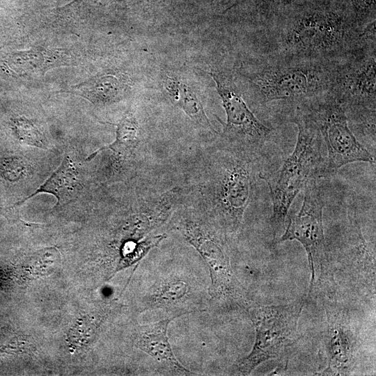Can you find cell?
I'll return each mask as SVG.
<instances>
[{"mask_svg": "<svg viewBox=\"0 0 376 376\" xmlns=\"http://www.w3.org/2000/svg\"><path fill=\"white\" fill-rule=\"evenodd\" d=\"M298 105L314 121L327 148L321 178L333 177L343 166L353 162L375 164V155L355 136L345 108L333 95L328 93Z\"/></svg>", "mask_w": 376, "mask_h": 376, "instance_id": "9c48e42d", "label": "cell"}, {"mask_svg": "<svg viewBox=\"0 0 376 376\" xmlns=\"http://www.w3.org/2000/svg\"><path fill=\"white\" fill-rule=\"evenodd\" d=\"M306 297L286 304L260 305L253 301L246 310L256 331L250 353L236 364L241 375H250L260 364L284 354L297 338V327Z\"/></svg>", "mask_w": 376, "mask_h": 376, "instance_id": "ba28073f", "label": "cell"}, {"mask_svg": "<svg viewBox=\"0 0 376 376\" xmlns=\"http://www.w3.org/2000/svg\"><path fill=\"white\" fill-rule=\"evenodd\" d=\"M139 141L138 122L132 111H127L117 125L115 141L109 146L97 150L91 157L103 149H109L121 156H129L133 153Z\"/></svg>", "mask_w": 376, "mask_h": 376, "instance_id": "ac0fdd59", "label": "cell"}, {"mask_svg": "<svg viewBox=\"0 0 376 376\" xmlns=\"http://www.w3.org/2000/svg\"><path fill=\"white\" fill-rule=\"evenodd\" d=\"M176 228L206 263L210 276V306L222 311L246 312L253 301L233 270L224 231L211 218L193 216L180 218Z\"/></svg>", "mask_w": 376, "mask_h": 376, "instance_id": "277c9868", "label": "cell"}, {"mask_svg": "<svg viewBox=\"0 0 376 376\" xmlns=\"http://www.w3.org/2000/svg\"><path fill=\"white\" fill-rule=\"evenodd\" d=\"M60 50L30 49L13 55L10 58L14 68L21 74L45 72L47 69L63 65L65 58Z\"/></svg>", "mask_w": 376, "mask_h": 376, "instance_id": "e0dca14e", "label": "cell"}, {"mask_svg": "<svg viewBox=\"0 0 376 376\" xmlns=\"http://www.w3.org/2000/svg\"><path fill=\"white\" fill-rule=\"evenodd\" d=\"M161 82L171 103L202 127L218 134L205 111L199 90L187 75L180 70H166L162 74Z\"/></svg>", "mask_w": 376, "mask_h": 376, "instance_id": "4fadbf2b", "label": "cell"}, {"mask_svg": "<svg viewBox=\"0 0 376 376\" xmlns=\"http://www.w3.org/2000/svg\"><path fill=\"white\" fill-rule=\"evenodd\" d=\"M291 120L298 129L294 150L277 170L258 173L270 192L272 214L269 224L274 243L285 224L296 196L311 178H321L325 164V157L321 152L322 139L308 113L302 107L297 105Z\"/></svg>", "mask_w": 376, "mask_h": 376, "instance_id": "3957f363", "label": "cell"}, {"mask_svg": "<svg viewBox=\"0 0 376 376\" xmlns=\"http://www.w3.org/2000/svg\"><path fill=\"white\" fill-rule=\"evenodd\" d=\"M376 41L359 48L335 63L330 94L352 120L375 143Z\"/></svg>", "mask_w": 376, "mask_h": 376, "instance_id": "8992f818", "label": "cell"}, {"mask_svg": "<svg viewBox=\"0 0 376 376\" xmlns=\"http://www.w3.org/2000/svg\"><path fill=\"white\" fill-rule=\"evenodd\" d=\"M256 160L226 147L217 163L210 218L226 235L236 234L242 228L253 193Z\"/></svg>", "mask_w": 376, "mask_h": 376, "instance_id": "52a82bcc", "label": "cell"}, {"mask_svg": "<svg viewBox=\"0 0 376 376\" xmlns=\"http://www.w3.org/2000/svg\"><path fill=\"white\" fill-rule=\"evenodd\" d=\"M258 36L256 55L337 62L376 41L375 21L361 27L349 10L305 3L277 13Z\"/></svg>", "mask_w": 376, "mask_h": 376, "instance_id": "6da1fadb", "label": "cell"}, {"mask_svg": "<svg viewBox=\"0 0 376 376\" xmlns=\"http://www.w3.org/2000/svg\"><path fill=\"white\" fill-rule=\"evenodd\" d=\"M336 62L256 55L235 70L257 103L295 106L330 93Z\"/></svg>", "mask_w": 376, "mask_h": 376, "instance_id": "7a4b0ae2", "label": "cell"}, {"mask_svg": "<svg viewBox=\"0 0 376 376\" xmlns=\"http://www.w3.org/2000/svg\"><path fill=\"white\" fill-rule=\"evenodd\" d=\"M217 93L226 114L221 136L226 147L259 159L272 137L273 130L251 111L237 84L236 75L225 70H211Z\"/></svg>", "mask_w": 376, "mask_h": 376, "instance_id": "30bf717a", "label": "cell"}, {"mask_svg": "<svg viewBox=\"0 0 376 376\" xmlns=\"http://www.w3.org/2000/svg\"><path fill=\"white\" fill-rule=\"evenodd\" d=\"M132 86L125 73L107 70L97 74L73 88V93L95 104H107L120 101Z\"/></svg>", "mask_w": 376, "mask_h": 376, "instance_id": "9a60e30c", "label": "cell"}, {"mask_svg": "<svg viewBox=\"0 0 376 376\" xmlns=\"http://www.w3.org/2000/svg\"><path fill=\"white\" fill-rule=\"evenodd\" d=\"M18 138L24 143L39 148H45V142L42 132L31 120L19 118L13 122Z\"/></svg>", "mask_w": 376, "mask_h": 376, "instance_id": "d6986e66", "label": "cell"}, {"mask_svg": "<svg viewBox=\"0 0 376 376\" xmlns=\"http://www.w3.org/2000/svg\"><path fill=\"white\" fill-rule=\"evenodd\" d=\"M320 178H311L304 187L299 212L289 218L282 235L275 244L297 240L304 248L311 271L306 300L320 297L334 299L336 282L323 226L324 201L319 184Z\"/></svg>", "mask_w": 376, "mask_h": 376, "instance_id": "5b68a950", "label": "cell"}, {"mask_svg": "<svg viewBox=\"0 0 376 376\" xmlns=\"http://www.w3.org/2000/svg\"><path fill=\"white\" fill-rule=\"evenodd\" d=\"M166 318L144 325H137L134 333L136 346L166 367L173 375H192L175 357L169 343L167 330L171 321Z\"/></svg>", "mask_w": 376, "mask_h": 376, "instance_id": "5bb4252c", "label": "cell"}, {"mask_svg": "<svg viewBox=\"0 0 376 376\" xmlns=\"http://www.w3.org/2000/svg\"><path fill=\"white\" fill-rule=\"evenodd\" d=\"M326 314L324 336L325 368L321 375H345L352 370L359 349V337L347 310L334 299L323 301Z\"/></svg>", "mask_w": 376, "mask_h": 376, "instance_id": "7c38bea8", "label": "cell"}, {"mask_svg": "<svg viewBox=\"0 0 376 376\" xmlns=\"http://www.w3.org/2000/svg\"><path fill=\"white\" fill-rule=\"evenodd\" d=\"M81 190V180L77 166L66 156L49 178L31 195L17 204L22 203L40 193H48L57 199L56 205H62L75 200Z\"/></svg>", "mask_w": 376, "mask_h": 376, "instance_id": "2e32d148", "label": "cell"}, {"mask_svg": "<svg viewBox=\"0 0 376 376\" xmlns=\"http://www.w3.org/2000/svg\"><path fill=\"white\" fill-rule=\"evenodd\" d=\"M210 306L208 288L193 273L171 269L152 281L139 306V312L160 310L166 318H176Z\"/></svg>", "mask_w": 376, "mask_h": 376, "instance_id": "8fae6325", "label": "cell"}, {"mask_svg": "<svg viewBox=\"0 0 376 376\" xmlns=\"http://www.w3.org/2000/svg\"><path fill=\"white\" fill-rule=\"evenodd\" d=\"M1 174L8 180H17L23 173L24 167L19 159L12 158L3 160L0 166Z\"/></svg>", "mask_w": 376, "mask_h": 376, "instance_id": "ffe728a7", "label": "cell"}]
</instances>
